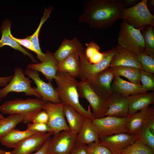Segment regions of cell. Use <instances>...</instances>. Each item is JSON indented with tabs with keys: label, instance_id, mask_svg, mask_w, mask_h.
I'll use <instances>...</instances> for the list:
<instances>
[{
	"label": "cell",
	"instance_id": "obj_14",
	"mask_svg": "<svg viewBox=\"0 0 154 154\" xmlns=\"http://www.w3.org/2000/svg\"><path fill=\"white\" fill-rule=\"evenodd\" d=\"M107 102L108 108L105 116L123 117L129 115L127 97L113 92L108 98Z\"/></svg>",
	"mask_w": 154,
	"mask_h": 154
},
{
	"label": "cell",
	"instance_id": "obj_22",
	"mask_svg": "<svg viewBox=\"0 0 154 154\" xmlns=\"http://www.w3.org/2000/svg\"><path fill=\"white\" fill-rule=\"evenodd\" d=\"M77 142L86 145L94 142H100L98 130L92 120L85 118L78 133Z\"/></svg>",
	"mask_w": 154,
	"mask_h": 154
},
{
	"label": "cell",
	"instance_id": "obj_9",
	"mask_svg": "<svg viewBox=\"0 0 154 154\" xmlns=\"http://www.w3.org/2000/svg\"><path fill=\"white\" fill-rule=\"evenodd\" d=\"M127 118L106 116L92 121L97 128L100 138L119 133H127Z\"/></svg>",
	"mask_w": 154,
	"mask_h": 154
},
{
	"label": "cell",
	"instance_id": "obj_4",
	"mask_svg": "<svg viewBox=\"0 0 154 154\" xmlns=\"http://www.w3.org/2000/svg\"><path fill=\"white\" fill-rule=\"evenodd\" d=\"M117 51L116 46L103 52L102 59L98 62L94 64L90 63L85 54L84 48L78 52L80 61V71L79 77L81 80L91 81L100 72L109 68L113 56Z\"/></svg>",
	"mask_w": 154,
	"mask_h": 154
},
{
	"label": "cell",
	"instance_id": "obj_21",
	"mask_svg": "<svg viewBox=\"0 0 154 154\" xmlns=\"http://www.w3.org/2000/svg\"><path fill=\"white\" fill-rule=\"evenodd\" d=\"M112 87L113 92L127 97L133 94L146 92L142 88L141 84L127 81L119 76H114Z\"/></svg>",
	"mask_w": 154,
	"mask_h": 154
},
{
	"label": "cell",
	"instance_id": "obj_27",
	"mask_svg": "<svg viewBox=\"0 0 154 154\" xmlns=\"http://www.w3.org/2000/svg\"><path fill=\"white\" fill-rule=\"evenodd\" d=\"M64 112L69 129L78 133L86 117L71 106L65 104L64 105Z\"/></svg>",
	"mask_w": 154,
	"mask_h": 154
},
{
	"label": "cell",
	"instance_id": "obj_7",
	"mask_svg": "<svg viewBox=\"0 0 154 154\" xmlns=\"http://www.w3.org/2000/svg\"><path fill=\"white\" fill-rule=\"evenodd\" d=\"M77 89L79 97L85 98L89 103L95 118L105 117L108 108L107 100L95 89L90 82L81 80L78 82Z\"/></svg>",
	"mask_w": 154,
	"mask_h": 154
},
{
	"label": "cell",
	"instance_id": "obj_43",
	"mask_svg": "<svg viewBox=\"0 0 154 154\" xmlns=\"http://www.w3.org/2000/svg\"><path fill=\"white\" fill-rule=\"evenodd\" d=\"M124 8L132 7L139 3L140 1L139 0H120Z\"/></svg>",
	"mask_w": 154,
	"mask_h": 154
},
{
	"label": "cell",
	"instance_id": "obj_44",
	"mask_svg": "<svg viewBox=\"0 0 154 154\" xmlns=\"http://www.w3.org/2000/svg\"><path fill=\"white\" fill-rule=\"evenodd\" d=\"M13 75L6 77H0V87H5L11 81Z\"/></svg>",
	"mask_w": 154,
	"mask_h": 154
},
{
	"label": "cell",
	"instance_id": "obj_16",
	"mask_svg": "<svg viewBox=\"0 0 154 154\" xmlns=\"http://www.w3.org/2000/svg\"><path fill=\"white\" fill-rule=\"evenodd\" d=\"M114 77L111 68H109L100 72L93 80L89 81L98 93L107 100L113 92L111 84Z\"/></svg>",
	"mask_w": 154,
	"mask_h": 154
},
{
	"label": "cell",
	"instance_id": "obj_11",
	"mask_svg": "<svg viewBox=\"0 0 154 154\" xmlns=\"http://www.w3.org/2000/svg\"><path fill=\"white\" fill-rule=\"evenodd\" d=\"M64 105L62 102L54 104L47 102H45L42 108V109L48 115L47 124L53 135L63 131L70 130L64 114Z\"/></svg>",
	"mask_w": 154,
	"mask_h": 154
},
{
	"label": "cell",
	"instance_id": "obj_23",
	"mask_svg": "<svg viewBox=\"0 0 154 154\" xmlns=\"http://www.w3.org/2000/svg\"><path fill=\"white\" fill-rule=\"evenodd\" d=\"M84 48L76 37H74L71 40L64 38L59 47L53 54L58 62L71 54L77 53Z\"/></svg>",
	"mask_w": 154,
	"mask_h": 154
},
{
	"label": "cell",
	"instance_id": "obj_26",
	"mask_svg": "<svg viewBox=\"0 0 154 154\" xmlns=\"http://www.w3.org/2000/svg\"><path fill=\"white\" fill-rule=\"evenodd\" d=\"M57 69L58 72L67 73L76 78L79 77L80 61L78 54L76 53H73L58 62Z\"/></svg>",
	"mask_w": 154,
	"mask_h": 154
},
{
	"label": "cell",
	"instance_id": "obj_29",
	"mask_svg": "<svg viewBox=\"0 0 154 154\" xmlns=\"http://www.w3.org/2000/svg\"><path fill=\"white\" fill-rule=\"evenodd\" d=\"M52 11V8L51 7H50L47 9L45 8L43 16L37 29L33 35L27 38L31 42L34 48L38 53L37 58L41 62L44 60L45 54L42 52L40 48L39 42L38 35L42 26L49 17Z\"/></svg>",
	"mask_w": 154,
	"mask_h": 154
},
{
	"label": "cell",
	"instance_id": "obj_6",
	"mask_svg": "<svg viewBox=\"0 0 154 154\" xmlns=\"http://www.w3.org/2000/svg\"><path fill=\"white\" fill-rule=\"evenodd\" d=\"M141 30L122 21L118 34V45L135 54L145 52V42Z\"/></svg>",
	"mask_w": 154,
	"mask_h": 154
},
{
	"label": "cell",
	"instance_id": "obj_12",
	"mask_svg": "<svg viewBox=\"0 0 154 154\" xmlns=\"http://www.w3.org/2000/svg\"><path fill=\"white\" fill-rule=\"evenodd\" d=\"M24 73L34 81L37 87L33 88L40 96L42 100L45 102L54 104L62 102L51 82L46 83L42 80L38 71L27 68L25 70Z\"/></svg>",
	"mask_w": 154,
	"mask_h": 154
},
{
	"label": "cell",
	"instance_id": "obj_41",
	"mask_svg": "<svg viewBox=\"0 0 154 154\" xmlns=\"http://www.w3.org/2000/svg\"><path fill=\"white\" fill-rule=\"evenodd\" d=\"M70 154H89L87 145L77 143Z\"/></svg>",
	"mask_w": 154,
	"mask_h": 154
},
{
	"label": "cell",
	"instance_id": "obj_35",
	"mask_svg": "<svg viewBox=\"0 0 154 154\" xmlns=\"http://www.w3.org/2000/svg\"><path fill=\"white\" fill-rule=\"evenodd\" d=\"M135 54L143 70L146 72L154 73V58L145 52H141Z\"/></svg>",
	"mask_w": 154,
	"mask_h": 154
},
{
	"label": "cell",
	"instance_id": "obj_32",
	"mask_svg": "<svg viewBox=\"0 0 154 154\" xmlns=\"http://www.w3.org/2000/svg\"><path fill=\"white\" fill-rule=\"evenodd\" d=\"M119 154H154V149L141 141L136 139Z\"/></svg>",
	"mask_w": 154,
	"mask_h": 154
},
{
	"label": "cell",
	"instance_id": "obj_48",
	"mask_svg": "<svg viewBox=\"0 0 154 154\" xmlns=\"http://www.w3.org/2000/svg\"><path fill=\"white\" fill-rule=\"evenodd\" d=\"M0 111V119L4 118L5 117L3 116V115L1 114Z\"/></svg>",
	"mask_w": 154,
	"mask_h": 154
},
{
	"label": "cell",
	"instance_id": "obj_46",
	"mask_svg": "<svg viewBox=\"0 0 154 154\" xmlns=\"http://www.w3.org/2000/svg\"><path fill=\"white\" fill-rule=\"evenodd\" d=\"M147 3H148L149 5L152 8H154V0H150L147 1Z\"/></svg>",
	"mask_w": 154,
	"mask_h": 154
},
{
	"label": "cell",
	"instance_id": "obj_15",
	"mask_svg": "<svg viewBox=\"0 0 154 154\" xmlns=\"http://www.w3.org/2000/svg\"><path fill=\"white\" fill-rule=\"evenodd\" d=\"M51 133H39L21 143L9 154H30L38 150L52 135Z\"/></svg>",
	"mask_w": 154,
	"mask_h": 154
},
{
	"label": "cell",
	"instance_id": "obj_5",
	"mask_svg": "<svg viewBox=\"0 0 154 154\" xmlns=\"http://www.w3.org/2000/svg\"><path fill=\"white\" fill-rule=\"evenodd\" d=\"M147 1L142 0L132 7L124 8L120 19L137 29L149 25L154 26V16L148 7Z\"/></svg>",
	"mask_w": 154,
	"mask_h": 154
},
{
	"label": "cell",
	"instance_id": "obj_42",
	"mask_svg": "<svg viewBox=\"0 0 154 154\" xmlns=\"http://www.w3.org/2000/svg\"><path fill=\"white\" fill-rule=\"evenodd\" d=\"M51 138H50L44 143L42 147L33 154H48V150Z\"/></svg>",
	"mask_w": 154,
	"mask_h": 154
},
{
	"label": "cell",
	"instance_id": "obj_2",
	"mask_svg": "<svg viewBox=\"0 0 154 154\" xmlns=\"http://www.w3.org/2000/svg\"><path fill=\"white\" fill-rule=\"evenodd\" d=\"M54 79L57 85L55 89L62 102L86 117L92 120L95 119L90 106L86 110L80 103L77 89L78 82L75 78L67 73L58 71Z\"/></svg>",
	"mask_w": 154,
	"mask_h": 154
},
{
	"label": "cell",
	"instance_id": "obj_30",
	"mask_svg": "<svg viewBox=\"0 0 154 154\" xmlns=\"http://www.w3.org/2000/svg\"><path fill=\"white\" fill-rule=\"evenodd\" d=\"M23 116L20 114L9 115L6 118L0 119V139L15 129L17 124L22 122Z\"/></svg>",
	"mask_w": 154,
	"mask_h": 154
},
{
	"label": "cell",
	"instance_id": "obj_17",
	"mask_svg": "<svg viewBox=\"0 0 154 154\" xmlns=\"http://www.w3.org/2000/svg\"><path fill=\"white\" fill-rule=\"evenodd\" d=\"M44 60L39 63H30L27 68L39 72L42 74L48 82L54 79L58 72L57 65L58 62L50 51L46 52Z\"/></svg>",
	"mask_w": 154,
	"mask_h": 154
},
{
	"label": "cell",
	"instance_id": "obj_34",
	"mask_svg": "<svg viewBox=\"0 0 154 154\" xmlns=\"http://www.w3.org/2000/svg\"><path fill=\"white\" fill-rule=\"evenodd\" d=\"M135 135L137 139L141 141L150 148L154 149V135L146 126H144Z\"/></svg>",
	"mask_w": 154,
	"mask_h": 154
},
{
	"label": "cell",
	"instance_id": "obj_38",
	"mask_svg": "<svg viewBox=\"0 0 154 154\" xmlns=\"http://www.w3.org/2000/svg\"><path fill=\"white\" fill-rule=\"evenodd\" d=\"M27 126V129L33 131L40 133L50 132L52 133L51 129L47 124L29 123H28Z\"/></svg>",
	"mask_w": 154,
	"mask_h": 154
},
{
	"label": "cell",
	"instance_id": "obj_10",
	"mask_svg": "<svg viewBox=\"0 0 154 154\" xmlns=\"http://www.w3.org/2000/svg\"><path fill=\"white\" fill-rule=\"evenodd\" d=\"M77 135L68 130L54 135L49 145L48 154H70L77 143Z\"/></svg>",
	"mask_w": 154,
	"mask_h": 154
},
{
	"label": "cell",
	"instance_id": "obj_18",
	"mask_svg": "<svg viewBox=\"0 0 154 154\" xmlns=\"http://www.w3.org/2000/svg\"><path fill=\"white\" fill-rule=\"evenodd\" d=\"M154 117V107L148 108L139 111L127 118V133L135 134L142 127L145 125L147 121Z\"/></svg>",
	"mask_w": 154,
	"mask_h": 154
},
{
	"label": "cell",
	"instance_id": "obj_25",
	"mask_svg": "<svg viewBox=\"0 0 154 154\" xmlns=\"http://www.w3.org/2000/svg\"><path fill=\"white\" fill-rule=\"evenodd\" d=\"M11 22L8 20L6 19L3 22L1 27L0 30L2 34V37L0 40V48L5 45L9 46L27 55L30 58L33 62H37V61L31 54L22 47L11 37Z\"/></svg>",
	"mask_w": 154,
	"mask_h": 154
},
{
	"label": "cell",
	"instance_id": "obj_24",
	"mask_svg": "<svg viewBox=\"0 0 154 154\" xmlns=\"http://www.w3.org/2000/svg\"><path fill=\"white\" fill-rule=\"evenodd\" d=\"M39 133L28 129L20 131L14 129L0 139V142L7 147L15 148L25 139Z\"/></svg>",
	"mask_w": 154,
	"mask_h": 154
},
{
	"label": "cell",
	"instance_id": "obj_19",
	"mask_svg": "<svg viewBox=\"0 0 154 154\" xmlns=\"http://www.w3.org/2000/svg\"><path fill=\"white\" fill-rule=\"evenodd\" d=\"M117 51L113 56L109 68L117 66H129L143 70L137 60L135 54L123 48L118 45H116Z\"/></svg>",
	"mask_w": 154,
	"mask_h": 154
},
{
	"label": "cell",
	"instance_id": "obj_47",
	"mask_svg": "<svg viewBox=\"0 0 154 154\" xmlns=\"http://www.w3.org/2000/svg\"><path fill=\"white\" fill-rule=\"evenodd\" d=\"M9 151H7L4 150L0 149V154H9Z\"/></svg>",
	"mask_w": 154,
	"mask_h": 154
},
{
	"label": "cell",
	"instance_id": "obj_3",
	"mask_svg": "<svg viewBox=\"0 0 154 154\" xmlns=\"http://www.w3.org/2000/svg\"><path fill=\"white\" fill-rule=\"evenodd\" d=\"M45 102L37 98L24 100L18 98L6 101L0 106V111L3 114H18L24 117L23 122L32 121L34 116L42 110Z\"/></svg>",
	"mask_w": 154,
	"mask_h": 154
},
{
	"label": "cell",
	"instance_id": "obj_37",
	"mask_svg": "<svg viewBox=\"0 0 154 154\" xmlns=\"http://www.w3.org/2000/svg\"><path fill=\"white\" fill-rule=\"evenodd\" d=\"M87 145L89 154H114L108 147L100 142H94Z\"/></svg>",
	"mask_w": 154,
	"mask_h": 154
},
{
	"label": "cell",
	"instance_id": "obj_33",
	"mask_svg": "<svg viewBox=\"0 0 154 154\" xmlns=\"http://www.w3.org/2000/svg\"><path fill=\"white\" fill-rule=\"evenodd\" d=\"M86 48L85 49V54L88 62L92 64H96L102 58L103 52H100V47L94 41L89 43H85Z\"/></svg>",
	"mask_w": 154,
	"mask_h": 154
},
{
	"label": "cell",
	"instance_id": "obj_1",
	"mask_svg": "<svg viewBox=\"0 0 154 154\" xmlns=\"http://www.w3.org/2000/svg\"><path fill=\"white\" fill-rule=\"evenodd\" d=\"M124 8L119 0H88L78 21L92 28L107 29L120 19Z\"/></svg>",
	"mask_w": 154,
	"mask_h": 154
},
{
	"label": "cell",
	"instance_id": "obj_8",
	"mask_svg": "<svg viewBox=\"0 0 154 154\" xmlns=\"http://www.w3.org/2000/svg\"><path fill=\"white\" fill-rule=\"evenodd\" d=\"M14 74L11 81L5 87L0 89V100L5 97L11 92H23L27 96H33L41 99L39 94L31 87V81L29 77H26L21 68L14 69Z\"/></svg>",
	"mask_w": 154,
	"mask_h": 154
},
{
	"label": "cell",
	"instance_id": "obj_39",
	"mask_svg": "<svg viewBox=\"0 0 154 154\" xmlns=\"http://www.w3.org/2000/svg\"><path fill=\"white\" fill-rule=\"evenodd\" d=\"M48 116L44 110H41L37 113L32 120L33 123H41L47 124L48 120Z\"/></svg>",
	"mask_w": 154,
	"mask_h": 154
},
{
	"label": "cell",
	"instance_id": "obj_31",
	"mask_svg": "<svg viewBox=\"0 0 154 154\" xmlns=\"http://www.w3.org/2000/svg\"><path fill=\"white\" fill-rule=\"evenodd\" d=\"M153 26L147 25L142 28L141 31L145 44V52L154 58V29Z\"/></svg>",
	"mask_w": 154,
	"mask_h": 154
},
{
	"label": "cell",
	"instance_id": "obj_28",
	"mask_svg": "<svg viewBox=\"0 0 154 154\" xmlns=\"http://www.w3.org/2000/svg\"><path fill=\"white\" fill-rule=\"evenodd\" d=\"M114 76H123L131 83L141 84L140 69L129 66H120L110 68Z\"/></svg>",
	"mask_w": 154,
	"mask_h": 154
},
{
	"label": "cell",
	"instance_id": "obj_36",
	"mask_svg": "<svg viewBox=\"0 0 154 154\" xmlns=\"http://www.w3.org/2000/svg\"><path fill=\"white\" fill-rule=\"evenodd\" d=\"M140 74L142 88L146 92L154 90V73L146 72L144 70H141Z\"/></svg>",
	"mask_w": 154,
	"mask_h": 154
},
{
	"label": "cell",
	"instance_id": "obj_45",
	"mask_svg": "<svg viewBox=\"0 0 154 154\" xmlns=\"http://www.w3.org/2000/svg\"><path fill=\"white\" fill-rule=\"evenodd\" d=\"M145 125L148 127L152 133L154 135V117L149 119Z\"/></svg>",
	"mask_w": 154,
	"mask_h": 154
},
{
	"label": "cell",
	"instance_id": "obj_13",
	"mask_svg": "<svg viewBox=\"0 0 154 154\" xmlns=\"http://www.w3.org/2000/svg\"><path fill=\"white\" fill-rule=\"evenodd\" d=\"M100 142L108 147L114 154H119L137 139L135 134H117L99 138Z\"/></svg>",
	"mask_w": 154,
	"mask_h": 154
},
{
	"label": "cell",
	"instance_id": "obj_20",
	"mask_svg": "<svg viewBox=\"0 0 154 154\" xmlns=\"http://www.w3.org/2000/svg\"><path fill=\"white\" fill-rule=\"evenodd\" d=\"M129 115L146 109L154 103V92H145L131 95L127 97Z\"/></svg>",
	"mask_w": 154,
	"mask_h": 154
},
{
	"label": "cell",
	"instance_id": "obj_40",
	"mask_svg": "<svg viewBox=\"0 0 154 154\" xmlns=\"http://www.w3.org/2000/svg\"><path fill=\"white\" fill-rule=\"evenodd\" d=\"M10 35L13 39L20 45L21 44L30 50L32 51L36 54L37 56H38V53L34 48L30 40L27 38L24 39L17 38L14 37L11 33L10 34Z\"/></svg>",
	"mask_w": 154,
	"mask_h": 154
}]
</instances>
